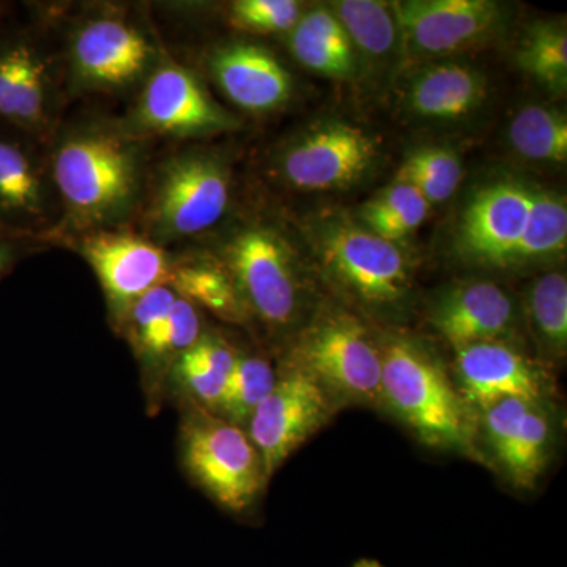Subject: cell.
<instances>
[{
  "mask_svg": "<svg viewBox=\"0 0 567 567\" xmlns=\"http://www.w3.org/2000/svg\"><path fill=\"white\" fill-rule=\"evenodd\" d=\"M203 334L199 309L177 297L162 322L133 347L144 371L145 388L155 398L153 404H158L159 393L173 365Z\"/></svg>",
  "mask_w": 567,
  "mask_h": 567,
  "instance_id": "obj_25",
  "label": "cell"
},
{
  "mask_svg": "<svg viewBox=\"0 0 567 567\" xmlns=\"http://www.w3.org/2000/svg\"><path fill=\"white\" fill-rule=\"evenodd\" d=\"M454 374L465 404L483 410L503 399L537 404L546 386L536 364L506 341L481 342L456 350Z\"/></svg>",
  "mask_w": 567,
  "mask_h": 567,
  "instance_id": "obj_15",
  "label": "cell"
},
{
  "mask_svg": "<svg viewBox=\"0 0 567 567\" xmlns=\"http://www.w3.org/2000/svg\"><path fill=\"white\" fill-rule=\"evenodd\" d=\"M208 66L230 102L249 112L279 110L292 96V78L265 48L234 41L212 52Z\"/></svg>",
  "mask_w": 567,
  "mask_h": 567,
  "instance_id": "obj_19",
  "label": "cell"
},
{
  "mask_svg": "<svg viewBox=\"0 0 567 567\" xmlns=\"http://www.w3.org/2000/svg\"><path fill=\"white\" fill-rule=\"evenodd\" d=\"M238 353L218 334H203L171 369L167 382L186 405L215 413Z\"/></svg>",
  "mask_w": 567,
  "mask_h": 567,
  "instance_id": "obj_24",
  "label": "cell"
},
{
  "mask_svg": "<svg viewBox=\"0 0 567 567\" xmlns=\"http://www.w3.org/2000/svg\"><path fill=\"white\" fill-rule=\"evenodd\" d=\"M82 254L102 284L118 330L142 295L169 282L174 265L159 245L128 234L89 235Z\"/></svg>",
  "mask_w": 567,
  "mask_h": 567,
  "instance_id": "obj_12",
  "label": "cell"
},
{
  "mask_svg": "<svg viewBox=\"0 0 567 567\" xmlns=\"http://www.w3.org/2000/svg\"><path fill=\"white\" fill-rule=\"evenodd\" d=\"M289 48L295 59L315 73L334 80H352L360 74L344 25L328 7L301 13L289 32Z\"/></svg>",
  "mask_w": 567,
  "mask_h": 567,
  "instance_id": "obj_23",
  "label": "cell"
},
{
  "mask_svg": "<svg viewBox=\"0 0 567 567\" xmlns=\"http://www.w3.org/2000/svg\"><path fill=\"white\" fill-rule=\"evenodd\" d=\"M48 70L32 41L0 35V123L24 134L48 123Z\"/></svg>",
  "mask_w": 567,
  "mask_h": 567,
  "instance_id": "obj_20",
  "label": "cell"
},
{
  "mask_svg": "<svg viewBox=\"0 0 567 567\" xmlns=\"http://www.w3.org/2000/svg\"><path fill=\"white\" fill-rule=\"evenodd\" d=\"M484 427L496 461L516 486L535 487L548 461L551 425L537 404L503 399L484 409Z\"/></svg>",
  "mask_w": 567,
  "mask_h": 567,
  "instance_id": "obj_18",
  "label": "cell"
},
{
  "mask_svg": "<svg viewBox=\"0 0 567 567\" xmlns=\"http://www.w3.org/2000/svg\"><path fill=\"white\" fill-rule=\"evenodd\" d=\"M183 300L210 311L229 323L251 320L233 276L219 259H188L174 262L169 282Z\"/></svg>",
  "mask_w": 567,
  "mask_h": 567,
  "instance_id": "obj_26",
  "label": "cell"
},
{
  "mask_svg": "<svg viewBox=\"0 0 567 567\" xmlns=\"http://www.w3.org/2000/svg\"><path fill=\"white\" fill-rule=\"evenodd\" d=\"M464 175L461 158L447 147H420L406 156L395 181L409 183L429 204L446 203Z\"/></svg>",
  "mask_w": 567,
  "mask_h": 567,
  "instance_id": "obj_32",
  "label": "cell"
},
{
  "mask_svg": "<svg viewBox=\"0 0 567 567\" xmlns=\"http://www.w3.org/2000/svg\"><path fill=\"white\" fill-rule=\"evenodd\" d=\"M145 132L174 137L208 136L234 128L235 118L208 95L192 71L163 63L148 78L134 110Z\"/></svg>",
  "mask_w": 567,
  "mask_h": 567,
  "instance_id": "obj_11",
  "label": "cell"
},
{
  "mask_svg": "<svg viewBox=\"0 0 567 567\" xmlns=\"http://www.w3.org/2000/svg\"><path fill=\"white\" fill-rule=\"evenodd\" d=\"M153 47L132 22L117 17L84 22L71 41L78 80L93 89H122L151 69Z\"/></svg>",
  "mask_w": 567,
  "mask_h": 567,
  "instance_id": "obj_14",
  "label": "cell"
},
{
  "mask_svg": "<svg viewBox=\"0 0 567 567\" xmlns=\"http://www.w3.org/2000/svg\"><path fill=\"white\" fill-rule=\"evenodd\" d=\"M404 58L447 61L486 47L505 32L507 7L495 0H404L391 2Z\"/></svg>",
  "mask_w": 567,
  "mask_h": 567,
  "instance_id": "obj_9",
  "label": "cell"
},
{
  "mask_svg": "<svg viewBox=\"0 0 567 567\" xmlns=\"http://www.w3.org/2000/svg\"><path fill=\"white\" fill-rule=\"evenodd\" d=\"M528 315L537 341L554 357L567 347V279L565 274L540 276L529 287Z\"/></svg>",
  "mask_w": 567,
  "mask_h": 567,
  "instance_id": "obj_33",
  "label": "cell"
},
{
  "mask_svg": "<svg viewBox=\"0 0 567 567\" xmlns=\"http://www.w3.org/2000/svg\"><path fill=\"white\" fill-rule=\"evenodd\" d=\"M344 25L358 69L371 80L385 81L404 61L401 29L391 3L379 0H339L328 7Z\"/></svg>",
  "mask_w": 567,
  "mask_h": 567,
  "instance_id": "obj_22",
  "label": "cell"
},
{
  "mask_svg": "<svg viewBox=\"0 0 567 567\" xmlns=\"http://www.w3.org/2000/svg\"><path fill=\"white\" fill-rule=\"evenodd\" d=\"M0 237H22V235L11 233V230L6 229V227L3 226H0Z\"/></svg>",
  "mask_w": 567,
  "mask_h": 567,
  "instance_id": "obj_36",
  "label": "cell"
},
{
  "mask_svg": "<svg viewBox=\"0 0 567 567\" xmlns=\"http://www.w3.org/2000/svg\"><path fill=\"white\" fill-rule=\"evenodd\" d=\"M487 96L483 71L464 62L440 61L424 63L406 78L399 107L412 121L451 125L472 118Z\"/></svg>",
  "mask_w": 567,
  "mask_h": 567,
  "instance_id": "obj_16",
  "label": "cell"
},
{
  "mask_svg": "<svg viewBox=\"0 0 567 567\" xmlns=\"http://www.w3.org/2000/svg\"><path fill=\"white\" fill-rule=\"evenodd\" d=\"M522 71L548 92L563 95L567 87V32L561 21H537L518 43Z\"/></svg>",
  "mask_w": 567,
  "mask_h": 567,
  "instance_id": "obj_30",
  "label": "cell"
},
{
  "mask_svg": "<svg viewBox=\"0 0 567 567\" xmlns=\"http://www.w3.org/2000/svg\"><path fill=\"white\" fill-rule=\"evenodd\" d=\"M379 142L353 123L319 121L286 142L275 174L298 192H341L363 182L379 162Z\"/></svg>",
  "mask_w": 567,
  "mask_h": 567,
  "instance_id": "obj_8",
  "label": "cell"
},
{
  "mask_svg": "<svg viewBox=\"0 0 567 567\" xmlns=\"http://www.w3.org/2000/svg\"><path fill=\"white\" fill-rule=\"evenodd\" d=\"M47 212V185L24 133L0 123V226L24 237Z\"/></svg>",
  "mask_w": 567,
  "mask_h": 567,
  "instance_id": "obj_21",
  "label": "cell"
},
{
  "mask_svg": "<svg viewBox=\"0 0 567 567\" xmlns=\"http://www.w3.org/2000/svg\"><path fill=\"white\" fill-rule=\"evenodd\" d=\"M230 200V173L218 153L174 156L159 173L147 210L153 244L207 233L221 221Z\"/></svg>",
  "mask_w": 567,
  "mask_h": 567,
  "instance_id": "obj_7",
  "label": "cell"
},
{
  "mask_svg": "<svg viewBox=\"0 0 567 567\" xmlns=\"http://www.w3.org/2000/svg\"><path fill=\"white\" fill-rule=\"evenodd\" d=\"M0 14H2V6H0Z\"/></svg>",
  "mask_w": 567,
  "mask_h": 567,
  "instance_id": "obj_37",
  "label": "cell"
},
{
  "mask_svg": "<svg viewBox=\"0 0 567 567\" xmlns=\"http://www.w3.org/2000/svg\"><path fill=\"white\" fill-rule=\"evenodd\" d=\"M276 380L278 375L267 358L238 353L215 415L246 429L257 406L274 390Z\"/></svg>",
  "mask_w": 567,
  "mask_h": 567,
  "instance_id": "obj_31",
  "label": "cell"
},
{
  "mask_svg": "<svg viewBox=\"0 0 567 567\" xmlns=\"http://www.w3.org/2000/svg\"><path fill=\"white\" fill-rule=\"evenodd\" d=\"M535 189L524 183L495 182L466 205L457 249L475 264L506 267L532 213Z\"/></svg>",
  "mask_w": 567,
  "mask_h": 567,
  "instance_id": "obj_13",
  "label": "cell"
},
{
  "mask_svg": "<svg viewBox=\"0 0 567 567\" xmlns=\"http://www.w3.org/2000/svg\"><path fill=\"white\" fill-rule=\"evenodd\" d=\"M567 245V205L565 197L535 189L532 213L520 240L506 267L547 262L565 254Z\"/></svg>",
  "mask_w": 567,
  "mask_h": 567,
  "instance_id": "obj_28",
  "label": "cell"
},
{
  "mask_svg": "<svg viewBox=\"0 0 567 567\" xmlns=\"http://www.w3.org/2000/svg\"><path fill=\"white\" fill-rule=\"evenodd\" d=\"M301 13L295 0H238L230 7V21L241 31L274 35L292 31Z\"/></svg>",
  "mask_w": 567,
  "mask_h": 567,
  "instance_id": "obj_34",
  "label": "cell"
},
{
  "mask_svg": "<svg viewBox=\"0 0 567 567\" xmlns=\"http://www.w3.org/2000/svg\"><path fill=\"white\" fill-rule=\"evenodd\" d=\"M429 322L454 347L505 341L517 323L513 297L492 281L457 284L431 306Z\"/></svg>",
  "mask_w": 567,
  "mask_h": 567,
  "instance_id": "obj_17",
  "label": "cell"
},
{
  "mask_svg": "<svg viewBox=\"0 0 567 567\" xmlns=\"http://www.w3.org/2000/svg\"><path fill=\"white\" fill-rule=\"evenodd\" d=\"M431 204L409 183L394 181L361 205L354 221L369 233L398 245L427 218Z\"/></svg>",
  "mask_w": 567,
  "mask_h": 567,
  "instance_id": "obj_27",
  "label": "cell"
},
{
  "mask_svg": "<svg viewBox=\"0 0 567 567\" xmlns=\"http://www.w3.org/2000/svg\"><path fill=\"white\" fill-rule=\"evenodd\" d=\"M333 398L315 377L290 365L249 420L248 435L262 458L267 481L306 440L328 423Z\"/></svg>",
  "mask_w": 567,
  "mask_h": 567,
  "instance_id": "obj_10",
  "label": "cell"
},
{
  "mask_svg": "<svg viewBox=\"0 0 567 567\" xmlns=\"http://www.w3.org/2000/svg\"><path fill=\"white\" fill-rule=\"evenodd\" d=\"M292 365L315 377L334 402H383L382 347L357 316L342 309L322 312L306 328Z\"/></svg>",
  "mask_w": 567,
  "mask_h": 567,
  "instance_id": "obj_6",
  "label": "cell"
},
{
  "mask_svg": "<svg viewBox=\"0 0 567 567\" xmlns=\"http://www.w3.org/2000/svg\"><path fill=\"white\" fill-rule=\"evenodd\" d=\"M178 450L194 486L230 513L251 507L267 486L262 458L246 429L199 406L186 405Z\"/></svg>",
  "mask_w": 567,
  "mask_h": 567,
  "instance_id": "obj_4",
  "label": "cell"
},
{
  "mask_svg": "<svg viewBox=\"0 0 567 567\" xmlns=\"http://www.w3.org/2000/svg\"><path fill=\"white\" fill-rule=\"evenodd\" d=\"M140 175L132 142L107 130L71 134L52 158L55 186L80 227H102L125 215L140 192Z\"/></svg>",
  "mask_w": 567,
  "mask_h": 567,
  "instance_id": "obj_3",
  "label": "cell"
},
{
  "mask_svg": "<svg viewBox=\"0 0 567 567\" xmlns=\"http://www.w3.org/2000/svg\"><path fill=\"white\" fill-rule=\"evenodd\" d=\"M221 262L233 276L251 319L286 331L303 315L305 279L293 249L274 227L252 224L224 245Z\"/></svg>",
  "mask_w": 567,
  "mask_h": 567,
  "instance_id": "obj_5",
  "label": "cell"
},
{
  "mask_svg": "<svg viewBox=\"0 0 567 567\" xmlns=\"http://www.w3.org/2000/svg\"><path fill=\"white\" fill-rule=\"evenodd\" d=\"M507 142L520 158L561 164L567 158L566 115L544 104H528L507 126Z\"/></svg>",
  "mask_w": 567,
  "mask_h": 567,
  "instance_id": "obj_29",
  "label": "cell"
},
{
  "mask_svg": "<svg viewBox=\"0 0 567 567\" xmlns=\"http://www.w3.org/2000/svg\"><path fill=\"white\" fill-rule=\"evenodd\" d=\"M309 233L324 278L353 305L386 316L409 301L412 270L398 245L342 215L317 218Z\"/></svg>",
  "mask_w": 567,
  "mask_h": 567,
  "instance_id": "obj_2",
  "label": "cell"
},
{
  "mask_svg": "<svg viewBox=\"0 0 567 567\" xmlns=\"http://www.w3.org/2000/svg\"><path fill=\"white\" fill-rule=\"evenodd\" d=\"M22 238L0 237V281L13 270L22 256Z\"/></svg>",
  "mask_w": 567,
  "mask_h": 567,
  "instance_id": "obj_35",
  "label": "cell"
},
{
  "mask_svg": "<svg viewBox=\"0 0 567 567\" xmlns=\"http://www.w3.org/2000/svg\"><path fill=\"white\" fill-rule=\"evenodd\" d=\"M382 347V398L421 442L475 454L464 399L435 354L393 336Z\"/></svg>",
  "mask_w": 567,
  "mask_h": 567,
  "instance_id": "obj_1",
  "label": "cell"
}]
</instances>
